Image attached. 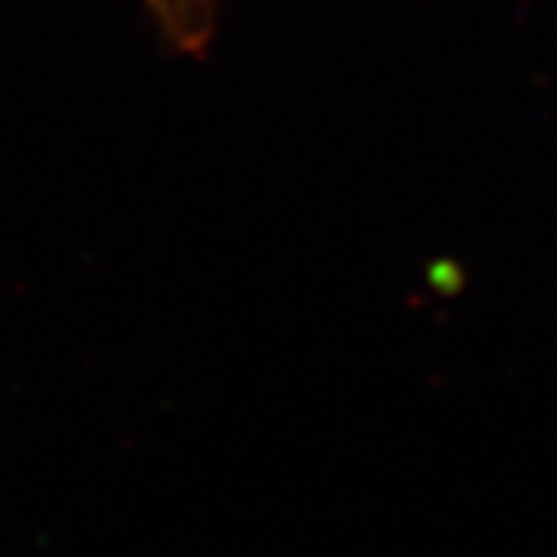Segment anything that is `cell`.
Wrapping results in <instances>:
<instances>
[{"mask_svg":"<svg viewBox=\"0 0 557 557\" xmlns=\"http://www.w3.org/2000/svg\"><path fill=\"white\" fill-rule=\"evenodd\" d=\"M180 47H199L211 28V0H146Z\"/></svg>","mask_w":557,"mask_h":557,"instance_id":"obj_1","label":"cell"}]
</instances>
